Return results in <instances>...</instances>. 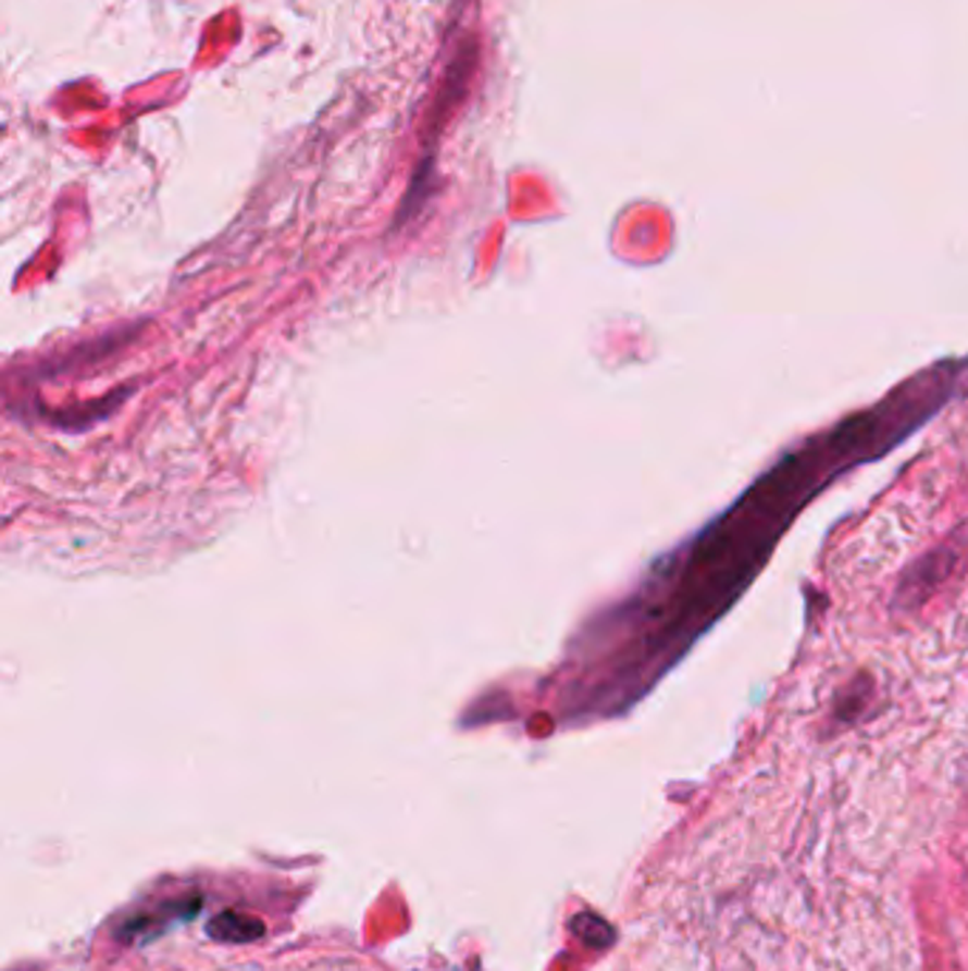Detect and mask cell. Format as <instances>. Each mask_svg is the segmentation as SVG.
I'll return each instance as SVG.
<instances>
[{
	"mask_svg": "<svg viewBox=\"0 0 968 971\" xmlns=\"http://www.w3.org/2000/svg\"><path fill=\"white\" fill-rule=\"evenodd\" d=\"M211 935L219 941H250L262 935V923L250 920L248 914L225 912L211 923Z\"/></svg>",
	"mask_w": 968,
	"mask_h": 971,
	"instance_id": "6da1fadb",
	"label": "cell"
}]
</instances>
